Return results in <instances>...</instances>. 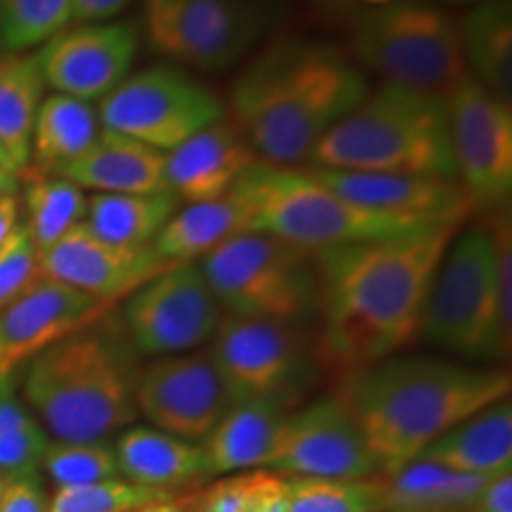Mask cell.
<instances>
[{
  "label": "cell",
  "instance_id": "obj_1",
  "mask_svg": "<svg viewBox=\"0 0 512 512\" xmlns=\"http://www.w3.org/2000/svg\"><path fill=\"white\" fill-rule=\"evenodd\" d=\"M453 216L392 238L313 252L320 354L342 375L392 358L420 337L434 273L463 230Z\"/></svg>",
  "mask_w": 512,
  "mask_h": 512
},
{
  "label": "cell",
  "instance_id": "obj_2",
  "mask_svg": "<svg viewBox=\"0 0 512 512\" xmlns=\"http://www.w3.org/2000/svg\"><path fill=\"white\" fill-rule=\"evenodd\" d=\"M510 389V373L498 366L392 356L344 375L337 399L356 420L377 475H394L441 434L510 399Z\"/></svg>",
  "mask_w": 512,
  "mask_h": 512
},
{
  "label": "cell",
  "instance_id": "obj_3",
  "mask_svg": "<svg viewBox=\"0 0 512 512\" xmlns=\"http://www.w3.org/2000/svg\"><path fill=\"white\" fill-rule=\"evenodd\" d=\"M366 74L323 41L285 38L259 53L230 88L233 124L261 162H309L313 147L368 98Z\"/></svg>",
  "mask_w": 512,
  "mask_h": 512
},
{
  "label": "cell",
  "instance_id": "obj_4",
  "mask_svg": "<svg viewBox=\"0 0 512 512\" xmlns=\"http://www.w3.org/2000/svg\"><path fill=\"white\" fill-rule=\"evenodd\" d=\"M138 358L110 309L29 363L24 399L55 441L107 439L138 418Z\"/></svg>",
  "mask_w": 512,
  "mask_h": 512
},
{
  "label": "cell",
  "instance_id": "obj_5",
  "mask_svg": "<svg viewBox=\"0 0 512 512\" xmlns=\"http://www.w3.org/2000/svg\"><path fill=\"white\" fill-rule=\"evenodd\" d=\"M420 335L475 361H508L512 349V230L503 209L460 230L434 273Z\"/></svg>",
  "mask_w": 512,
  "mask_h": 512
},
{
  "label": "cell",
  "instance_id": "obj_6",
  "mask_svg": "<svg viewBox=\"0 0 512 512\" xmlns=\"http://www.w3.org/2000/svg\"><path fill=\"white\" fill-rule=\"evenodd\" d=\"M311 169L458 181L446 100L382 83L320 138Z\"/></svg>",
  "mask_w": 512,
  "mask_h": 512
},
{
  "label": "cell",
  "instance_id": "obj_7",
  "mask_svg": "<svg viewBox=\"0 0 512 512\" xmlns=\"http://www.w3.org/2000/svg\"><path fill=\"white\" fill-rule=\"evenodd\" d=\"M245 209V233H266L306 252L411 233L453 216H408L368 209L311 171L259 162L230 190ZM470 216V214H456Z\"/></svg>",
  "mask_w": 512,
  "mask_h": 512
},
{
  "label": "cell",
  "instance_id": "obj_8",
  "mask_svg": "<svg viewBox=\"0 0 512 512\" xmlns=\"http://www.w3.org/2000/svg\"><path fill=\"white\" fill-rule=\"evenodd\" d=\"M351 53L384 83L446 98L467 74L458 24L422 0H396L358 12Z\"/></svg>",
  "mask_w": 512,
  "mask_h": 512
},
{
  "label": "cell",
  "instance_id": "obj_9",
  "mask_svg": "<svg viewBox=\"0 0 512 512\" xmlns=\"http://www.w3.org/2000/svg\"><path fill=\"white\" fill-rule=\"evenodd\" d=\"M216 302L230 316L297 323L318 304L313 254L266 233H240L202 259Z\"/></svg>",
  "mask_w": 512,
  "mask_h": 512
},
{
  "label": "cell",
  "instance_id": "obj_10",
  "mask_svg": "<svg viewBox=\"0 0 512 512\" xmlns=\"http://www.w3.org/2000/svg\"><path fill=\"white\" fill-rule=\"evenodd\" d=\"M278 0H145L147 43L200 72L240 62L271 29Z\"/></svg>",
  "mask_w": 512,
  "mask_h": 512
},
{
  "label": "cell",
  "instance_id": "obj_11",
  "mask_svg": "<svg viewBox=\"0 0 512 512\" xmlns=\"http://www.w3.org/2000/svg\"><path fill=\"white\" fill-rule=\"evenodd\" d=\"M102 128L169 155L185 140L226 119L223 100L188 72L147 67L131 72L100 100Z\"/></svg>",
  "mask_w": 512,
  "mask_h": 512
},
{
  "label": "cell",
  "instance_id": "obj_12",
  "mask_svg": "<svg viewBox=\"0 0 512 512\" xmlns=\"http://www.w3.org/2000/svg\"><path fill=\"white\" fill-rule=\"evenodd\" d=\"M209 356L230 403L278 401L290 408L311 380L304 342L278 320L221 318Z\"/></svg>",
  "mask_w": 512,
  "mask_h": 512
},
{
  "label": "cell",
  "instance_id": "obj_13",
  "mask_svg": "<svg viewBox=\"0 0 512 512\" xmlns=\"http://www.w3.org/2000/svg\"><path fill=\"white\" fill-rule=\"evenodd\" d=\"M121 323L140 356H176L200 349L221 323V306L200 264H174L133 290Z\"/></svg>",
  "mask_w": 512,
  "mask_h": 512
},
{
  "label": "cell",
  "instance_id": "obj_14",
  "mask_svg": "<svg viewBox=\"0 0 512 512\" xmlns=\"http://www.w3.org/2000/svg\"><path fill=\"white\" fill-rule=\"evenodd\" d=\"M458 183L475 207H508L512 192V105L465 74L446 93Z\"/></svg>",
  "mask_w": 512,
  "mask_h": 512
},
{
  "label": "cell",
  "instance_id": "obj_15",
  "mask_svg": "<svg viewBox=\"0 0 512 512\" xmlns=\"http://www.w3.org/2000/svg\"><path fill=\"white\" fill-rule=\"evenodd\" d=\"M233 406L209 351L155 358L140 366L136 411L159 432L204 441Z\"/></svg>",
  "mask_w": 512,
  "mask_h": 512
},
{
  "label": "cell",
  "instance_id": "obj_16",
  "mask_svg": "<svg viewBox=\"0 0 512 512\" xmlns=\"http://www.w3.org/2000/svg\"><path fill=\"white\" fill-rule=\"evenodd\" d=\"M264 470L283 477L363 479L377 475L375 460L337 396L290 413Z\"/></svg>",
  "mask_w": 512,
  "mask_h": 512
},
{
  "label": "cell",
  "instance_id": "obj_17",
  "mask_svg": "<svg viewBox=\"0 0 512 512\" xmlns=\"http://www.w3.org/2000/svg\"><path fill=\"white\" fill-rule=\"evenodd\" d=\"M110 309L112 304L41 275L29 290L0 309V394H12L19 373L38 354Z\"/></svg>",
  "mask_w": 512,
  "mask_h": 512
},
{
  "label": "cell",
  "instance_id": "obj_18",
  "mask_svg": "<svg viewBox=\"0 0 512 512\" xmlns=\"http://www.w3.org/2000/svg\"><path fill=\"white\" fill-rule=\"evenodd\" d=\"M138 43L133 22H86L62 29L43 43L36 57L46 86L91 102L110 95L131 74Z\"/></svg>",
  "mask_w": 512,
  "mask_h": 512
},
{
  "label": "cell",
  "instance_id": "obj_19",
  "mask_svg": "<svg viewBox=\"0 0 512 512\" xmlns=\"http://www.w3.org/2000/svg\"><path fill=\"white\" fill-rule=\"evenodd\" d=\"M164 268H169V264L159 259L152 245H112L98 238L83 221L64 233L55 245L38 252V271L43 278L105 304L128 297Z\"/></svg>",
  "mask_w": 512,
  "mask_h": 512
},
{
  "label": "cell",
  "instance_id": "obj_20",
  "mask_svg": "<svg viewBox=\"0 0 512 512\" xmlns=\"http://www.w3.org/2000/svg\"><path fill=\"white\" fill-rule=\"evenodd\" d=\"M259 162L240 128L221 119L166 155L164 183L178 202H214L230 195Z\"/></svg>",
  "mask_w": 512,
  "mask_h": 512
},
{
  "label": "cell",
  "instance_id": "obj_21",
  "mask_svg": "<svg viewBox=\"0 0 512 512\" xmlns=\"http://www.w3.org/2000/svg\"><path fill=\"white\" fill-rule=\"evenodd\" d=\"M318 181L368 209L408 216L470 214L475 204L458 181L411 174H363V171L309 169Z\"/></svg>",
  "mask_w": 512,
  "mask_h": 512
},
{
  "label": "cell",
  "instance_id": "obj_22",
  "mask_svg": "<svg viewBox=\"0 0 512 512\" xmlns=\"http://www.w3.org/2000/svg\"><path fill=\"white\" fill-rule=\"evenodd\" d=\"M164 166V152L102 128L91 150L60 176L95 195H147L166 190Z\"/></svg>",
  "mask_w": 512,
  "mask_h": 512
},
{
  "label": "cell",
  "instance_id": "obj_23",
  "mask_svg": "<svg viewBox=\"0 0 512 512\" xmlns=\"http://www.w3.org/2000/svg\"><path fill=\"white\" fill-rule=\"evenodd\" d=\"M114 456L121 477L166 494L209 477L207 456L200 444L159 432L155 427H128L114 444Z\"/></svg>",
  "mask_w": 512,
  "mask_h": 512
},
{
  "label": "cell",
  "instance_id": "obj_24",
  "mask_svg": "<svg viewBox=\"0 0 512 512\" xmlns=\"http://www.w3.org/2000/svg\"><path fill=\"white\" fill-rule=\"evenodd\" d=\"M290 408L278 401L233 403L202 441L211 475L264 470Z\"/></svg>",
  "mask_w": 512,
  "mask_h": 512
},
{
  "label": "cell",
  "instance_id": "obj_25",
  "mask_svg": "<svg viewBox=\"0 0 512 512\" xmlns=\"http://www.w3.org/2000/svg\"><path fill=\"white\" fill-rule=\"evenodd\" d=\"M418 460L458 475L491 477L512 467V403L503 399L448 430Z\"/></svg>",
  "mask_w": 512,
  "mask_h": 512
},
{
  "label": "cell",
  "instance_id": "obj_26",
  "mask_svg": "<svg viewBox=\"0 0 512 512\" xmlns=\"http://www.w3.org/2000/svg\"><path fill=\"white\" fill-rule=\"evenodd\" d=\"M467 72L498 100L512 105V5L482 0L458 24Z\"/></svg>",
  "mask_w": 512,
  "mask_h": 512
},
{
  "label": "cell",
  "instance_id": "obj_27",
  "mask_svg": "<svg viewBox=\"0 0 512 512\" xmlns=\"http://www.w3.org/2000/svg\"><path fill=\"white\" fill-rule=\"evenodd\" d=\"M102 126L91 102L69 95H48L38 107L31 131V155L27 169L60 176L67 166L86 155L100 136Z\"/></svg>",
  "mask_w": 512,
  "mask_h": 512
},
{
  "label": "cell",
  "instance_id": "obj_28",
  "mask_svg": "<svg viewBox=\"0 0 512 512\" xmlns=\"http://www.w3.org/2000/svg\"><path fill=\"white\" fill-rule=\"evenodd\" d=\"M380 479L384 512H467L489 477L458 475L425 460H413Z\"/></svg>",
  "mask_w": 512,
  "mask_h": 512
},
{
  "label": "cell",
  "instance_id": "obj_29",
  "mask_svg": "<svg viewBox=\"0 0 512 512\" xmlns=\"http://www.w3.org/2000/svg\"><path fill=\"white\" fill-rule=\"evenodd\" d=\"M245 233V209L233 195L214 202L185 204L162 228L152 247L164 264L204 259L233 235Z\"/></svg>",
  "mask_w": 512,
  "mask_h": 512
},
{
  "label": "cell",
  "instance_id": "obj_30",
  "mask_svg": "<svg viewBox=\"0 0 512 512\" xmlns=\"http://www.w3.org/2000/svg\"><path fill=\"white\" fill-rule=\"evenodd\" d=\"M46 79L36 53H0V143L19 176L29 166L31 131L43 102Z\"/></svg>",
  "mask_w": 512,
  "mask_h": 512
},
{
  "label": "cell",
  "instance_id": "obj_31",
  "mask_svg": "<svg viewBox=\"0 0 512 512\" xmlns=\"http://www.w3.org/2000/svg\"><path fill=\"white\" fill-rule=\"evenodd\" d=\"M169 190L147 195H93L88 197L86 223L102 240L121 247H147L178 211Z\"/></svg>",
  "mask_w": 512,
  "mask_h": 512
},
{
  "label": "cell",
  "instance_id": "obj_32",
  "mask_svg": "<svg viewBox=\"0 0 512 512\" xmlns=\"http://www.w3.org/2000/svg\"><path fill=\"white\" fill-rule=\"evenodd\" d=\"M19 183L24 185L19 204H24V211H27L24 228H27L36 252L55 245L64 233H69L86 219V192L67 178L24 169Z\"/></svg>",
  "mask_w": 512,
  "mask_h": 512
},
{
  "label": "cell",
  "instance_id": "obj_33",
  "mask_svg": "<svg viewBox=\"0 0 512 512\" xmlns=\"http://www.w3.org/2000/svg\"><path fill=\"white\" fill-rule=\"evenodd\" d=\"M183 503L188 512H287V477L268 470L235 472Z\"/></svg>",
  "mask_w": 512,
  "mask_h": 512
},
{
  "label": "cell",
  "instance_id": "obj_34",
  "mask_svg": "<svg viewBox=\"0 0 512 512\" xmlns=\"http://www.w3.org/2000/svg\"><path fill=\"white\" fill-rule=\"evenodd\" d=\"M287 512H384L382 479L287 477Z\"/></svg>",
  "mask_w": 512,
  "mask_h": 512
},
{
  "label": "cell",
  "instance_id": "obj_35",
  "mask_svg": "<svg viewBox=\"0 0 512 512\" xmlns=\"http://www.w3.org/2000/svg\"><path fill=\"white\" fill-rule=\"evenodd\" d=\"M48 434L12 394H0V479L41 472Z\"/></svg>",
  "mask_w": 512,
  "mask_h": 512
},
{
  "label": "cell",
  "instance_id": "obj_36",
  "mask_svg": "<svg viewBox=\"0 0 512 512\" xmlns=\"http://www.w3.org/2000/svg\"><path fill=\"white\" fill-rule=\"evenodd\" d=\"M74 0H0V43L24 53L50 41L72 22Z\"/></svg>",
  "mask_w": 512,
  "mask_h": 512
},
{
  "label": "cell",
  "instance_id": "obj_37",
  "mask_svg": "<svg viewBox=\"0 0 512 512\" xmlns=\"http://www.w3.org/2000/svg\"><path fill=\"white\" fill-rule=\"evenodd\" d=\"M41 470L46 472L57 489L98 484L121 477L117 456H114V444L107 439L48 441Z\"/></svg>",
  "mask_w": 512,
  "mask_h": 512
},
{
  "label": "cell",
  "instance_id": "obj_38",
  "mask_svg": "<svg viewBox=\"0 0 512 512\" xmlns=\"http://www.w3.org/2000/svg\"><path fill=\"white\" fill-rule=\"evenodd\" d=\"M169 498H174V494L147 489L117 477L98 484L57 489L50 498L48 512H131Z\"/></svg>",
  "mask_w": 512,
  "mask_h": 512
},
{
  "label": "cell",
  "instance_id": "obj_39",
  "mask_svg": "<svg viewBox=\"0 0 512 512\" xmlns=\"http://www.w3.org/2000/svg\"><path fill=\"white\" fill-rule=\"evenodd\" d=\"M41 278L38 252L24 223L0 247V309Z\"/></svg>",
  "mask_w": 512,
  "mask_h": 512
},
{
  "label": "cell",
  "instance_id": "obj_40",
  "mask_svg": "<svg viewBox=\"0 0 512 512\" xmlns=\"http://www.w3.org/2000/svg\"><path fill=\"white\" fill-rule=\"evenodd\" d=\"M50 498L43 489L41 472L29 477L3 479L0 512H48Z\"/></svg>",
  "mask_w": 512,
  "mask_h": 512
},
{
  "label": "cell",
  "instance_id": "obj_41",
  "mask_svg": "<svg viewBox=\"0 0 512 512\" xmlns=\"http://www.w3.org/2000/svg\"><path fill=\"white\" fill-rule=\"evenodd\" d=\"M467 512H512V467L486 479Z\"/></svg>",
  "mask_w": 512,
  "mask_h": 512
},
{
  "label": "cell",
  "instance_id": "obj_42",
  "mask_svg": "<svg viewBox=\"0 0 512 512\" xmlns=\"http://www.w3.org/2000/svg\"><path fill=\"white\" fill-rule=\"evenodd\" d=\"M131 0H74L72 19L79 24L110 22Z\"/></svg>",
  "mask_w": 512,
  "mask_h": 512
},
{
  "label": "cell",
  "instance_id": "obj_43",
  "mask_svg": "<svg viewBox=\"0 0 512 512\" xmlns=\"http://www.w3.org/2000/svg\"><path fill=\"white\" fill-rule=\"evenodd\" d=\"M19 211H22V204H19L17 195H0V247L22 226L19 223Z\"/></svg>",
  "mask_w": 512,
  "mask_h": 512
},
{
  "label": "cell",
  "instance_id": "obj_44",
  "mask_svg": "<svg viewBox=\"0 0 512 512\" xmlns=\"http://www.w3.org/2000/svg\"><path fill=\"white\" fill-rule=\"evenodd\" d=\"M19 176L8 166H0V195H17Z\"/></svg>",
  "mask_w": 512,
  "mask_h": 512
},
{
  "label": "cell",
  "instance_id": "obj_45",
  "mask_svg": "<svg viewBox=\"0 0 512 512\" xmlns=\"http://www.w3.org/2000/svg\"><path fill=\"white\" fill-rule=\"evenodd\" d=\"M143 512H188L185 510V503L178 501V498H169V501H159L143 508Z\"/></svg>",
  "mask_w": 512,
  "mask_h": 512
},
{
  "label": "cell",
  "instance_id": "obj_46",
  "mask_svg": "<svg viewBox=\"0 0 512 512\" xmlns=\"http://www.w3.org/2000/svg\"><path fill=\"white\" fill-rule=\"evenodd\" d=\"M0 166H8V169H12V171H15V174L19 176L17 166H15V162H12L10 152H8V150H5V145H3V143H0Z\"/></svg>",
  "mask_w": 512,
  "mask_h": 512
},
{
  "label": "cell",
  "instance_id": "obj_47",
  "mask_svg": "<svg viewBox=\"0 0 512 512\" xmlns=\"http://www.w3.org/2000/svg\"><path fill=\"white\" fill-rule=\"evenodd\" d=\"M363 3L373 5V8H380V5H389V3H396V0H363Z\"/></svg>",
  "mask_w": 512,
  "mask_h": 512
},
{
  "label": "cell",
  "instance_id": "obj_48",
  "mask_svg": "<svg viewBox=\"0 0 512 512\" xmlns=\"http://www.w3.org/2000/svg\"><path fill=\"white\" fill-rule=\"evenodd\" d=\"M448 3H458V5H463V3H482V0H448Z\"/></svg>",
  "mask_w": 512,
  "mask_h": 512
},
{
  "label": "cell",
  "instance_id": "obj_49",
  "mask_svg": "<svg viewBox=\"0 0 512 512\" xmlns=\"http://www.w3.org/2000/svg\"><path fill=\"white\" fill-rule=\"evenodd\" d=\"M145 508H147V505H145ZM131 512H143V508H138V510H131Z\"/></svg>",
  "mask_w": 512,
  "mask_h": 512
},
{
  "label": "cell",
  "instance_id": "obj_50",
  "mask_svg": "<svg viewBox=\"0 0 512 512\" xmlns=\"http://www.w3.org/2000/svg\"><path fill=\"white\" fill-rule=\"evenodd\" d=\"M0 489H3V479H0Z\"/></svg>",
  "mask_w": 512,
  "mask_h": 512
},
{
  "label": "cell",
  "instance_id": "obj_51",
  "mask_svg": "<svg viewBox=\"0 0 512 512\" xmlns=\"http://www.w3.org/2000/svg\"><path fill=\"white\" fill-rule=\"evenodd\" d=\"M0 53H3V43H0Z\"/></svg>",
  "mask_w": 512,
  "mask_h": 512
}]
</instances>
